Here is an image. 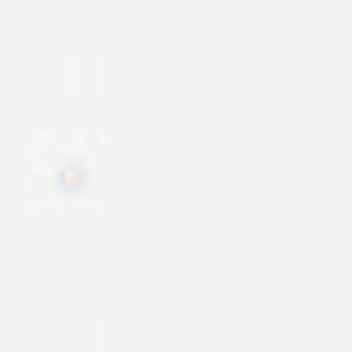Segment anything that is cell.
Masks as SVG:
<instances>
[{
  "label": "cell",
  "mask_w": 352,
  "mask_h": 352,
  "mask_svg": "<svg viewBox=\"0 0 352 352\" xmlns=\"http://www.w3.org/2000/svg\"><path fill=\"white\" fill-rule=\"evenodd\" d=\"M87 166L80 164V162H68L58 174V186L63 193H82L87 188Z\"/></svg>",
  "instance_id": "cell-1"
}]
</instances>
